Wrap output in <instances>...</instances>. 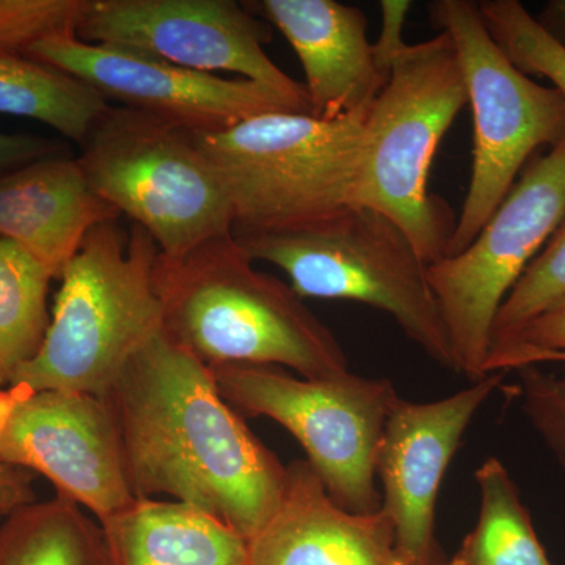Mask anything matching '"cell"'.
Wrapping results in <instances>:
<instances>
[{
	"mask_svg": "<svg viewBox=\"0 0 565 565\" xmlns=\"http://www.w3.org/2000/svg\"><path fill=\"white\" fill-rule=\"evenodd\" d=\"M248 565H403L392 519L344 511L307 460L288 465L280 505L248 541Z\"/></svg>",
	"mask_w": 565,
	"mask_h": 565,
	"instance_id": "obj_16",
	"label": "cell"
},
{
	"mask_svg": "<svg viewBox=\"0 0 565 565\" xmlns=\"http://www.w3.org/2000/svg\"><path fill=\"white\" fill-rule=\"evenodd\" d=\"M211 371L223 399L237 414L273 419L299 441L340 508L353 514H374L382 508L375 462L386 419L399 397L392 382L352 373L305 379L273 364H225Z\"/></svg>",
	"mask_w": 565,
	"mask_h": 565,
	"instance_id": "obj_8",
	"label": "cell"
},
{
	"mask_svg": "<svg viewBox=\"0 0 565 565\" xmlns=\"http://www.w3.org/2000/svg\"><path fill=\"white\" fill-rule=\"evenodd\" d=\"M429 17L452 41L473 114L470 185L448 250L456 256L470 247L535 152L564 139L565 95L537 84L505 57L478 2L435 0Z\"/></svg>",
	"mask_w": 565,
	"mask_h": 565,
	"instance_id": "obj_9",
	"label": "cell"
},
{
	"mask_svg": "<svg viewBox=\"0 0 565 565\" xmlns=\"http://www.w3.org/2000/svg\"><path fill=\"white\" fill-rule=\"evenodd\" d=\"M25 57L65 71L109 103L143 111L193 136L228 131L259 115H310L307 95L182 68L139 52L85 43L77 35L41 41Z\"/></svg>",
	"mask_w": 565,
	"mask_h": 565,
	"instance_id": "obj_11",
	"label": "cell"
},
{
	"mask_svg": "<svg viewBox=\"0 0 565 565\" xmlns=\"http://www.w3.org/2000/svg\"><path fill=\"white\" fill-rule=\"evenodd\" d=\"M52 280L33 256L0 237V386L13 384L44 343Z\"/></svg>",
	"mask_w": 565,
	"mask_h": 565,
	"instance_id": "obj_22",
	"label": "cell"
},
{
	"mask_svg": "<svg viewBox=\"0 0 565 565\" xmlns=\"http://www.w3.org/2000/svg\"><path fill=\"white\" fill-rule=\"evenodd\" d=\"M110 103L65 71L0 55V114L43 122L81 145Z\"/></svg>",
	"mask_w": 565,
	"mask_h": 565,
	"instance_id": "obj_20",
	"label": "cell"
},
{
	"mask_svg": "<svg viewBox=\"0 0 565 565\" xmlns=\"http://www.w3.org/2000/svg\"><path fill=\"white\" fill-rule=\"evenodd\" d=\"M534 20L550 39L565 47V0H550Z\"/></svg>",
	"mask_w": 565,
	"mask_h": 565,
	"instance_id": "obj_31",
	"label": "cell"
},
{
	"mask_svg": "<svg viewBox=\"0 0 565 565\" xmlns=\"http://www.w3.org/2000/svg\"><path fill=\"white\" fill-rule=\"evenodd\" d=\"M234 237L253 262L288 275L302 299L351 300L385 311L408 340L456 373L427 264L407 234L381 212L349 206L296 232Z\"/></svg>",
	"mask_w": 565,
	"mask_h": 565,
	"instance_id": "obj_6",
	"label": "cell"
},
{
	"mask_svg": "<svg viewBox=\"0 0 565 565\" xmlns=\"http://www.w3.org/2000/svg\"><path fill=\"white\" fill-rule=\"evenodd\" d=\"M247 9L274 25L302 63L311 117L363 121L385 87L363 11L334 0H258Z\"/></svg>",
	"mask_w": 565,
	"mask_h": 565,
	"instance_id": "obj_15",
	"label": "cell"
},
{
	"mask_svg": "<svg viewBox=\"0 0 565 565\" xmlns=\"http://www.w3.org/2000/svg\"><path fill=\"white\" fill-rule=\"evenodd\" d=\"M233 234L180 259L159 253L163 332L207 367L273 364L305 379L351 373L332 330L302 297L262 273Z\"/></svg>",
	"mask_w": 565,
	"mask_h": 565,
	"instance_id": "obj_2",
	"label": "cell"
},
{
	"mask_svg": "<svg viewBox=\"0 0 565 565\" xmlns=\"http://www.w3.org/2000/svg\"><path fill=\"white\" fill-rule=\"evenodd\" d=\"M77 36L200 73H234L307 95L264 51L270 25L234 0H90ZM308 96V95H307Z\"/></svg>",
	"mask_w": 565,
	"mask_h": 565,
	"instance_id": "obj_13",
	"label": "cell"
},
{
	"mask_svg": "<svg viewBox=\"0 0 565 565\" xmlns=\"http://www.w3.org/2000/svg\"><path fill=\"white\" fill-rule=\"evenodd\" d=\"M90 0H0V55H25L41 41L77 35Z\"/></svg>",
	"mask_w": 565,
	"mask_h": 565,
	"instance_id": "obj_25",
	"label": "cell"
},
{
	"mask_svg": "<svg viewBox=\"0 0 565 565\" xmlns=\"http://www.w3.org/2000/svg\"><path fill=\"white\" fill-rule=\"evenodd\" d=\"M468 104L452 41L445 32L407 44L363 120L366 152L353 206L396 223L429 266L448 256L457 217L429 191L435 154Z\"/></svg>",
	"mask_w": 565,
	"mask_h": 565,
	"instance_id": "obj_4",
	"label": "cell"
},
{
	"mask_svg": "<svg viewBox=\"0 0 565 565\" xmlns=\"http://www.w3.org/2000/svg\"><path fill=\"white\" fill-rule=\"evenodd\" d=\"M564 297L565 218L505 297L494 319L492 343L515 332Z\"/></svg>",
	"mask_w": 565,
	"mask_h": 565,
	"instance_id": "obj_24",
	"label": "cell"
},
{
	"mask_svg": "<svg viewBox=\"0 0 565 565\" xmlns=\"http://www.w3.org/2000/svg\"><path fill=\"white\" fill-rule=\"evenodd\" d=\"M487 31L516 68L565 95V47L550 39L519 0L478 2Z\"/></svg>",
	"mask_w": 565,
	"mask_h": 565,
	"instance_id": "obj_23",
	"label": "cell"
},
{
	"mask_svg": "<svg viewBox=\"0 0 565 565\" xmlns=\"http://www.w3.org/2000/svg\"><path fill=\"white\" fill-rule=\"evenodd\" d=\"M62 141L24 132H0V177L25 163L65 152Z\"/></svg>",
	"mask_w": 565,
	"mask_h": 565,
	"instance_id": "obj_29",
	"label": "cell"
},
{
	"mask_svg": "<svg viewBox=\"0 0 565 565\" xmlns=\"http://www.w3.org/2000/svg\"><path fill=\"white\" fill-rule=\"evenodd\" d=\"M159 248L131 223L104 222L63 270L50 329L13 384L104 397L122 367L163 330Z\"/></svg>",
	"mask_w": 565,
	"mask_h": 565,
	"instance_id": "obj_3",
	"label": "cell"
},
{
	"mask_svg": "<svg viewBox=\"0 0 565 565\" xmlns=\"http://www.w3.org/2000/svg\"><path fill=\"white\" fill-rule=\"evenodd\" d=\"M504 373L486 375L468 388L434 403L397 397L379 448L375 475L382 484V511L392 519L403 565H449L435 533L441 482L482 404Z\"/></svg>",
	"mask_w": 565,
	"mask_h": 565,
	"instance_id": "obj_14",
	"label": "cell"
},
{
	"mask_svg": "<svg viewBox=\"0 0 565 565\" xmlns=\"http://www.w3.org/2000/svg\"><path fill=\"white\" fill-rule=\"evenodd\" d=\"M565 218V137L527 163L470 247L427 266L456 373L484 379L498 311Z\"/></svg>",
	"mask_w": 565,
	"mask_h": 565,
	"instance_id": "obj_10",
	"label": "cell"
},
{
	"mask_svg": "<svg viewBox=\"0 0 565 565\" xmlns=\"http://www.w3.org/2000/svg\"><path fill=\"white\" fill-rule=\"evenodd\" d=\"M565 364V297L515 332L490 344L486 373H511L526 366Z\"/></svg>",
	"mask_w": 565,
	"mask_h": 565,
	"instance_id": "obj_26",
	"label": "cell"
},
{
	"mask_svg": "<svg viewBox=\"0 0 565 565\" xmlns=\"http://www.w3.org/2000/svg\"><path fill=\"white\" fill-rule=\"evenodd\" d=\"M68 151L25 163L0 177V237L33 256L58 280L85 237L120 221Z\"/></svg>",
	"mask_w": 565,
	"mask_h": 565,
	"instance_id": "obj_17",
	"label": "cell"
},
{
	"mask_svg": "<svg viewBox=\"0 0 565 565\" xmlns=\"http://www.w3.org/2000/svg\"><path fill=\"white\" fill-rule=\"evenodd\" d=\"M136 498L169 497L250 541L280 505L288 467L223 399L210 367L156 334L103 397Z\"/></svg>",
	"mask_w": 565,
	"mask_h": 565,
	"instance_id": "obj_1",
	"label": "cell"
},
{
	"mask_svg": "<svg viewBox=\"0 0 565 565\" xmlns=\"http://www.w3.org/2000/svg\"><path fill=\"white\" fill-rule=\"evenodd\" d=\"M514 373L523 412L565 470V373H546L542 366L520 367Z\"/></svg>",
	"mask_w": 565,
	"mask_h": 565,
	"instance_id": "obj_27",
	"label": "cell"
},
{
	"mask_svg": "<svg viewBox=\"0 0 565 565\" xmlns=\"http://www.w3.org/2000/svg\"><path fill=\"white\" fill-rule=\"evenodd\" d=\"M114 565H248V542L184 503L136 498L102 523Z\"/></svg>",
	"mask_w": 565,
	"mask_h": 565,
	"instance_id": "obj_18",
	"label": "cell"
},
{
	"mask_svg": "<svg viewBox=\"0 0 565 565\" xmlns=\"http://www.w3.org/2000/svg\"><path fill=\"white\" fill-rule=\"evenodd\" d=\"M0 565H114L102 523L55 494L6 515Z\"/></svg>",
	"mask_w": 565,
	"mask_h": 565,
	"instance_id": "obj_19",
	"label": "cell"
},
{
	"mask_svg": "<svg viewBox=\"0 0 565 565\" xmlns=\"http://www.w3.org/2000/svg\"><path fill=\"white\" fill-rule=\"evenodd\" d=\"M191 137L221 173L234 236L296 232L355 203L363 121L280 111Z\"/></svg>",
	"mask_w": 565,
	"mask_h": 565,
	"instance_id": "obj_5",
	"label": "cell"
},
{
	"mask_svg": "<svg viewBox=\"0 0 565 565\" xmlns=\"http://www.w3.org/2000/svg\"><path fill=\"white\" fill-rule=\"evenodd\" d=\"M0 459L50 479L99 523L136 500L117 424L93 394L0 386Z\"/></svg>",
	"mask_w": 565,
	"mask_h": 565,
	"instance_id": "obj_12",
	"label": "cell"
},
{
	"mask_svg": "<svg viewBox=\"0 0 565 565\" xmlns=\"http://www.w3.org/2000/svg\"><path fill=\"white\" fill-rule=\"evenodd\" d=\"M481 508L449 565H553L514 479L497 457L476 470Z\"/></svg>",
	"mask_w": 565,
	"mask_h": 565,
	"instance_id": "obj_21",
	"label": "cell"
},
{
	"mask_svg": "<svg viewBox=\"0 0 565 565\" xmlns=\"http://www.w3.org/2000/svg\"><path fill=\"white\" fill-rule=\"evenodd\" d=\"M77 156L93 191L150 234L166 259L233 234L218 170L191 134L143 111L109 106Z\"/></svg>",
	"mask_w": 565,
	"mask_h": 565,
	"instance_id": "obj_7",
	"label": "cell"
},
{
	"mask_svg": "<svg viewBox=\"0 0 565 565\" xmlns=\"http://www.w3.org/2000/svg\"><path fill=\"white\" fill-rule=\"evenodd\" d=\"M412 9L408 0H382V29L381 35L373 44L375 66L385 81L390 79L394 61L404 51L407 43L404 41V25L407 13Z\"/></svg>",
	"mask_w": 565,
	"mask_h": 565,
	"instance_id": "obj_28",
	"label": "cell"
},
{
	"mask_svg": "<svg viewBox=\"0 0 565 565\" xmlns=\"http://www.w3.org/2000/svg\"><path fill=\"white\" fill-rule=\"evenodd\" d=\"M31 471L13 467L0 459V516L9 515L22 505L35 503Z\"/></svg>",
	"mask_w": 565,
	"mask_h": 565,
	"instance_id": "obj_30",
	"label": "cell"
}]
</instances>
